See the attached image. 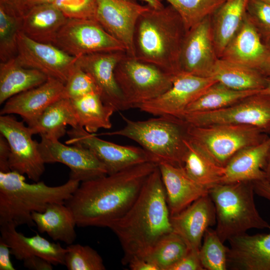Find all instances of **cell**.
Wrapping results in <instances>:
<instances>
[{"label":"cell","mask_w":270,"mask_h":270,"mask_svg":"<svg viewBox=\"0 0 270 270\" xmlns=\"http://www.w3.org/2000/svg\"><path fill=\"white\" fill-rule=\"evenodd\" d=\"M158 165L146 162L82 182L65 202L74 216L76 226L108 228L131 207Z\"/></svg>","instance_id":"1"},{"label":"cell","mask_w":270,"mask_h":270,"mask_svg":"<svg viewBox=\"0 0 270 270\" xmlns=\"http://www.w3.org/2000/svg\"><path fill=\"white\" fill-rule=\"evenodd\" d=\"M108 228L120 243L123 264L136 258H146L157 242L172 231L158 165L146 180L131 207Z\"/></svg>","instance_id":"2"},{"label":"cell","mask_w":270,"mask_h":270,"mask_svg":"<svg viewBox=\"0 0 270 270\" xmlns=\"http://www.w3.org/2000/svg\"><path fill=\"white\" fill-rule=\"evenodd\" d=\"M187 30L181 17L170 4L150 6L138 18L134 34L135 58L176 74Z\"/></svg>","instance_id":"3"},{"label":"cell","mask_w":270,"mask_h":270,"mask_svg":"<svg viewBox=\"0 0 270 270\" xmlns=\"http://www.w3.org/2000/svg\"><path fill=\"white\" fill-rule=\"evenodd\" d=\"M80 182L69 178L62 185L49 186L42 181L28 183L16 172H0V224L36 226L32 212H43L52 203L65 204Z\"/></svg>","instance_id":"4"},{"label":"cell","mask_w":270,"mask_h":270,"mask_svg":"<svg viewBox=\"0 0 270 270\" xmlns=\"http://www.w3.org/2000/svg\"><path fill=\"white\" fill-rule=\"evenodd\" d=\"M254 194L252 182L219 184L209 189L216 210L215 230L222 242L250 229L270 228L257 210Z\"/></svg>","instance_id":"5"},{"label":"cell","mask_w":270,"mask_h":270,"mask_svg":"<svg viewBox=\"0 0 270 270\" xmlns=\"http://www.w3.org/2000/svg\"><path fill=\"white\" fill-rule=\"evenodd\" d=\"M120 114L125 122L122 128L100 134L128 138L152 154L159 163L165 162L182 166L186 148V140L188 138L186 122L170 116L133 120L121 113Z\"/></svg>","instance_id":"6"},{"label":"cell","mask_w":270,"mask_h":270,"mask_svg":"<svg viewBox=\"0 0 270 270\" xmlns=\"http://www.w3.org/2000/svg\"><path fill=\"white\" fill-rule=\"evenodd\" d=\"M186 133L192 144L223 167L240 150L260 143L268 137L252 126L226 124L205 126L188 124Z\"/></svg>","instance_id":"7"},{"label":"cell","mask_w":270,"mask_h":270,"mask_svg":"<svg viewBox=\"0 0 270 270\" xmlns=\"http://www.w3.org/2000/svg\"><path fill=\"white\" fill-rule=\"evenodd\" d=\"M125 110L160 96L172 86L174 74L126 54L114 69Z\"/></svg>","instance_id":"8"},{"label":"cell","mask_w":270,"mask_h":270,"mask_svg":"<svg viewBox=\"0 0 270 270\" xmlns=\"http://www.w3.org/2000/svg\"><path fill=\"white\" fill-rule=\"evenodd\" d=\"M180 119L194 126L214 124L250 126L270 133V94L262 91L228 106L185 114Z\"/></svg>","instance_id":"9"},{"label":"cell","mask_w":270,"mask_h":270,"mask_svg":"<svg viewBox=\"0 0 270 270\" xmlns=\"http://www.w3.org/2000/svg\"><path fill=\"white\" fill-rule=\"evenodd\" d=\"M53 44L77 58L98 52H126L124 45L93 19H68Z\"/></svg>","instance_id":"10"},{"label":"cell","mask_w":270,"mask_h":270,"mask_svg":"<svg viewBox=\"0 0 270 270\" xmlns=\"http://www.w3.org/2000/svg\"><path fill=\"white\" fill-rule=\"evenodd\" d=\"M0 133L10 147V170L38 182L44 172L45 162L39 150V142L32 139L29 127L12 114L0 115Z\"/></svg>","instance_id":"11"},{"label":"cell","mask_w":270,"mask_h":270,"mask_svg":"<svg viewBox=\"0 0 270 270\" xmlns=\"http://www.w3.org/2000/svg\"><path fill=\"white\" fill-rule=\"evenodd\" d=\"M66 144L80 146L92 151L104 165L108 174L142 164L158 160L142 148L122 146L102 140L79 126L67 131Z\"/></svg>","instance_id":"12"},{"label":"cell","mask_w":270,"mask_h":270,"mask_svg":"<svg viewBox=\"0 0 270 270\" xmlns=\"http://www.w3.org/2000/svg\"><path fill=\"white\" fill-rule=\"evenodd\" d=\"M216 82L210 77L180 72L174 74L172 84L168 90L135 108L156 116L180 118L186 107Z\"/></svg>","instance_id":"13"},{"label":"cell","mask_w":270,"mask_h":270,"mask_svg":"<svg viewBox=\"0 0 270 270\" xmlns=\"http://www.w3.org/2000/svg\"><path fill=\"white\" fill-rule=\"evenodd\" d=\"M16 58L22 66L39 70L64 84L76 66L78 58L52 44L33 40L20 32Z\"/></svg>","instance_id":"14"},{"label":"cell","mask_w":270,"mask_h":270,"mask_svg":"<svg viewBox=\"0 0 270 270\" xmlns=\"http://www.w3.org/2000/svg\"><path fill=\"white\" fill-rule=\"evenodd\" d=\"M38 148L45 164L59 162L70 170V178L84 182L108 174L104 165L84 147L64 144L58 140L41 137Z\"/></svg>","instance_id":"15"},{"label":"cell","mask_w":270,"mask_h":270,"mask_svg":"<svg viewBox=\"0 0 270 270\" xmlns=\"http://www.w3.org/2000/svg\"><path fill=\"white\" fill-rule=\"evenodd\" d=\"M96 20L103 28L121 42L126 54L135 58L134 34L137 21L148 5L132 0H97Z\"/></svg>","instance_id":"16"},{"label":"cell","mask_w":270,"mask_h":270,"mask_svg":"<svg viewBox=\"0 0 270 270\" xmlns=\"http://www.w3.org/2000/svg\"><path fill=\"white\" fill-rule=\"evenodd\" d=\"M218 58L210 16L186 32L180 55V72L208 77Z\"/></svg>","instance_id":"17"},{"label":"cell","mask_w":270,"mask_h":270,"mask_svg":"<svg viewBox=\"0 0 270 270\" xmlns=\"http://www.w3.org/2000/svg\"><path fill=\"white\" fill-rule=\"evenodd\" d=\"M124 51L98 52L78 58L76 64L94 81L103 102L116 112L125 110L124 100L114 77V69Z\"/></svg>","instance_id":"18"},{"label":"cell","mask_w":270,"mask_h":270,"mask_svg":"<svg viewBox=\"0 0 270 270\" xmlns=\"http://www.w3.org/2000/svg\"><path fill=\"white\" fill-rule=\"evenodd\" d=\"M170 222L172 232L183 239L190 250L198 252L206 230L216 224L215 208L208 194L170 216Z\"/></svg>","instance_id":"19"},{"label":"cell","mask_w":270,"mask_h":270,"mask_svg":"<svg viewBox=\"0 0 270 270\" xmlns=\"http://www.w3.org/2000/svg\"><path fill=\"white\" fill-rule=\"evenodd\" d=\"M64 84L62 82L48 77L40 85L7 100L0 110V114H18L28 126H30L50 104L64 98Z\"/></svg>","instance_id":"20"},{"label":"cell","mask_w":270,"mask_h":270,"mask_svg":"<svg viewBox=\"0 0 270 270\" xmlns=\"http://www.w3.org/2000/svg\"><path fill=\"white\" fill-rule=\"evenodd\" d=\"M0 240L10 248L12 255L18 260L38 256L47 260L53 265H64L66 248L59 243L51 242L36 233L26 236L16 230L12 223L0 224Z\"/></svg>","instance_id":"21"},{"label":"cell","mask_w":270,"mask_h":270,"mask_svg":"<svg viewBox=\"0 0 270 270\" xmlns=\"http://www.w3.org/2000/svg\"><path fill=\"white\" fill-rule=\"evenodd\" d=\"M268 234L246 233L230 238L228 267L233 270H270V228Z\"/></svg>","instance_id":"22"},{"label":"cell","mask_w":270,"mask_h":270,"mask_svg":"<svg viewBox=\"0 0 270 270\" xmlns=\"http://www.w3.org/2000/svg\"><path fill=\"white\" fill-rule=\"evenodd\" d=\"M158 168L170 216L208 194L209 189L193 180L182 166L161 162Z\"/></svg>","instance_id":"23"},{"label":"cell","mask_w":270,"mask_h":270,"mask_svg":"<svg viewBox=\"0 0 270 270\" xmlns=\"http://www.w3.org/2000/svg\"><path fill=\"white\" fill-rule=\"evenodd\" d=\"M270 54V50L246 14L220 58L260 70Z\"/></svg>","instance_id":"24"},{"label":"cell","mask_w":270,"mask_h":270,"mask_svg":"<svg viewBox=\"0 0 270 270\" xmlns=\"http://www.w3.org/2000/svg\"><path fill=\"white\" fill-rule=\"evenodd\" d=\"M270 148V137L236 154L224 166L220 184L266 180L264 171Z\"/></svg>","instance_id":"25"},{"label":"cell","mask_w":270,"mask_h":270,"mask_svg":"<svg viewBox=\"0 0 270 270\" xmlns=\"http://www.w3.org/2000/svg\"><path fill=\"white\" fill-rule=\"evenodd\" d=\"M248 0H226L211 15V27L216 55L220 58L241 27Z\"/></svg>","instance_id":"26"},{"label":"cell","mask_w":270,"mask_h":270,"mask_svg":"<svg viewBox=\"0 0 270 270\" xmlns=\"http://www.w3.org/2000/svg\"><path fill=\"white\" fill-rule=\"evenodd\" d=\"M68 18L53 4L34 6L23 16L21 32L36 42L53 44Z\"/></svg>","instance_id":"27"},{"label":"cell","mask_w":270,"mask_h":270,"mask_svg":"<svg viewBox=\"0 0 270 270\" xmlns=\"http://www.w3.org/2000/svg\"><path fill=\"white\" fill-rule=\"evenodd\" d=\"M32 218L40 233H46L53 240L68 245L74 244L76 238L74 216L64 203L54 202L43 212H34Z\"/></svg>","instance_id":"28"},{"label":"cell","mask_w":270,"mask_h":270,"mask_svg":"<svg viewBox=\"0 0 270 270\" xmlns=\"http://www.w3.org/2000/svg\"><path fill=\"white\" fill-rule=\"evenodd\" d=\"M208 77L238 90H261L268 82V76L258 70L222 58L216 60Z\"/></svg>","instance_id":"29"},{"label":"cell","mask_w":270,"mask_h":270,"mask_svg":"<svg viewBox=\"0 0 270 270\" xmlns=\"http://www.w3.org/2000/svg\"><path fill=\"white\" fill-rule=\"evenodd\" d=\"M78 126V118L71 101L60 98L50 104L36 122L28 126L32 134L50 140H59L67 131L66 126Z\"/></svg>","instance_id":"30"},{"label":"cell","mask_w":270,"mask_h":270,"mask_svg":"<svg viewBox=\"0 0 270 270\" xmlns=\"http://www.w3.org/2000/svg\"><path fill=\"white\" fill-rule=\"evenodd\" d=\"M48 77L20 65L16 57L0 63V104L20 93L44 82Z\"/></svg>","instance_id":"31"},{"label":"cell","mask_w":270,"mask_h":270,"mask_svg":"<svg viewBox=\"0 0 270 270\" xmlns=\"http://www.w3.org/2000/svg\"><path fill=\"white\" fill-rule=\"evenodd\" d=\"M76 112L78 126L91 134L101 128L110 129V118L114 109L106 104L98 92H92L70 100Z\"/></svg>","instance_id":"32"},{"label":"cell","mask_w":270,"mask_h":270,"mask_svg":"<svg viewBox=\"0 0 270 270\" xmlns=\"http://www.w3.org/2000/svg\"><path fill=\"white\" fill-rule=\"evenodd\" d=\"M182 168L193 180L210 189L220 184L224 167L216 164L210 157L192 144L187 138Z\"/></svg>","instance_id":"33"},{"label":"cell","mask_w":270,"mask_h":270,"mask_svg":"<svg viewBox=\"0 0 270 270\" xmlns=\"http://www.w3.org/2000/svg\"><path fill=\"white\" fill-rule=\"evenodd\" d=\"M262 90H235L216 82L210 86L200 97L190 104L186 107L182 116L188 114L220 109L234 104Z\"/></svg>","instance_id":"34"},{"label":"cell","mask_w":270,"mask_h":270,"mask_svg":"<svg viewBox=\"0 0 270 270\" xmlns=\"http://www.w3.org/2000/svg\"><path fill=\"white\" fill-rule=\"evenodd\" d=\"M23 16L7 4L0 2V60L4 62L17 54L18 37Z\"/></svg>","instance_id":"35"},{"label":"cell","mask_w":270,"mask_h":270,"mask_svg":"<svg viewBox=\"0 0 270 270\" xmlns=\"http://www.w3.org/2000/svg\"><path fill=\"white\" fill-rule=\"evenodd\" d=\"M190 250L183 239L172 231L162 237L144 258L155 264L159 270H170Z\"/></svg>","instance_id":"36"},{"label":"cell","mask_w":270,"mask_h":270,"mask_svg":"<svg viewBox=\"0 0 270 270\" xmlns=\"http://www.w3.org/2000/svg\"><path fill=\"white\" fill-rule=\"evenodd\" d=\"M228 247L224 244L215 230L208 228L203 238L198 256L204 270H226Z\"/></svg>","instance_id":"37"},{"label":"cell","mask_w":270,"mask_h":270,"mask_svg":"<svg viewBox=\"0 0 270 270\" xmlns=\"http://www.w3.org/2000/svg\"><path fill=\"white\" fill-rule=\"evenodd\" d=\"M178 12L187 31L211 16L226 0H166Z\"/></svg>","instance_id":"38"},{"label":"cell","mask_w":270,"mask_h":270,"mask_svg":"<svg viewBox=\"0 0 270 270\" xmlns=\"http://www.w3.org/2000/svg\"><path fill=\"white\" fill-rule=\"evenodd\" d=\"M64 265L68 270H104L102 258L88 246L79 244L68 245Z\"/></svg>","instance_id":"39"},{"label":"cell","mask_w":270,"mask_h":270,"mask_svg":"<svg viewBox=\"0 0 270 270\" xmlns=\"http://www.w3.org/2000/svg\"><path fill=\"white\" fill-rule=\"evenodd\" d=\"M92 92L100 94L94 81L88 73L76 64L64 84V98L73 100Z\"/></svg>","instance_id":"40"},{"label":"cell","mask_w":270,"mask_h":270,"mask_svg":"<svg viewBox=\"0 0 270 270\" xmlns=\"http://www.w3.org/2000/svg\"><path fill=\"white\" fill-rule=\"evenodd\" d=\"M53 4L68 19L96 20L97 0H55Z\"/></svg>","instance_id":"41"},{"label":"cell","mask_w":270,"mask_h":270,"mask_svg":"<svg viewBox=\"0 0 270 270\" xmlns=\"http://www.w3.org/2000/svg\"><path fill=\"white\" fill-rule=\"evenodd\" d=\"M246 14L262 39L270 36V3L264 0H248Z\"/></svg>","instance_id":"42"},{"label":"cell","mask_w":270,"mask_h":270,"mask_svg":"<svg viewBox=\"0 0 270 270\" xmlns=\"http://www.w3.org/2000/svg\"><path fill=\"white\" fill-rule=\"evenodd\" d=\"M170 270H204L198 256V252L190 250Z\"/></svg>","instance_id":"43"},{"label":"cell","mask_w":270,"mask_h":270,"mask_svg":"<svg viewBox=\"0 0 270 270\" xmlns=\"http://www.w3.org/2000/svg\"><path fill=\"white\" fill-rule=\"evenodd\" d=\"M25 268L32 270H52V264L38 256H32L23 260Z\"/></svg>","instance_id":"44"},{"label":"cell","mask_w":270,"mask_h":270,"mask_svg":"<svg viewBox=\"0 0 270 270\" xmlns=\"http://www.w3.org/2000/svg\"><path fill=\"white\" fill-rule=\"evenodd\" d=\"M10 154V147L6 139L0 134V172L10 171L9 158Z\"/></svg>","instance_id":"45"},{"label":"cell","mask_w":270,"mask_h":270,"mask_svg":"<svg viewBox=\"0 0 270 270\" xmlns=\"http://www.w3.org/2000/svg\"><path fill=\"white\" fill-rule=\"evenodd\" d=\"M10 248L0 240V270H15L11 260Z\"/></svg>","instance_id":"46"},{"label":"cell","mask_w":270,"mask_h":270,"mask_svg":"<svg viewBox=\"0 0 270 270\" xmlns=\"http://www.w3.org/2000/svg\"><path fill=\"white\" fill-rule=\"evenodd\" d=\"M128 265L132 270H159L155 264L144 258H132L128 262Z\"/></svg>","instance_id":"47"},{"label":"cell","mask_w":270,"mask_h":270,"mask_svg":"<svg viewBox=\"0 0 270 270\" xmlns=\"http://www.w3.org/2000/svg\"><path fill=\"white\" fill-rule=\"evenodd\" d=\"M254 193L266 200L270 204V182L266 180L253 182Z\"/></svg>","instance_id":"48"},{"label":"cell","mask_w":270,"mask_h":270,"mask_svg":"<svg viewBox=\"0 0 270 270\" xmlns=\"http://www.w3.org/2000/svg\"><path fill=\"white\" fill-rule=\"evenodd\" d=\"M55 0H24L22 9L23 15L32 8L44 4H53Z\"/></svg>","instance_id":"49"},{"label":"cell","mask_w":270,"mask_h":270,"mask_svg":"<svg viewBox=\"0 0 270 270\" xmlns=\"http://www.w3.org/2000/svg\"><path fill=\"white\" fill-rule=\"evenodd\" d=\"M24 0H0L16 10L22 16H24L22 9Z\"/></svg>","instance_id":"50"},{"label":"cell","mask_w":270,"mask_h":270,"mask_svg":"<svg viewBox=\"0 0 270 270\" xmlns=\"http://www.w3.org/2000/svg\"><path fill=\"white\" fill-rule=\"evenodd\" d=\"M266 76H270V54L259 70Z\"/></svg>","instance_id":"51"},{"label":"cell","mask_w":270,"mask_h":270,"mask_svg":"<svg viewBox=\"0 0 270 270\" xmlns=\"http://www.w3.org/2000/svg\"><path fill=\"white\" fill-rule=\"evenodd\" d=\"M147 3V5L154 8H160L164 7V5L162 4L161 0H140Z\"/></svg>","instance_id":"52"},{"label":"cell","mask_w":270,"mask_h":270,"mask_svg":"<svg viewBox=\"0 0 270 270\" xmlns=\"http://www.w3.org/2000/svg\"><path fill=\"white\" fill-rule=\"evenodd\" d=\"M264 171L266 174V180L270 182V148L267 156Z\"/></svg>","instance_id":"53"},{"label":"cell","mask_w":270,"mask_h":270,"mask_svg":"<svg viewBox=\"0 0 270 270\" xmlns=\"http://www.w3.org/2000/svg\"><path fill=\"white\" fill-rule=\"evenodd\" d=\"M264 93L270 94V76L268 77V82L266 88L262 90Z\"/></svg>","instance_id":"54"},{"label":"cell","mask_w":270,"mask_h":270,"mask_svg":"<svg viewBox=\"0 0 270 270\" xmlns=\"http://www.w3.org/2000/svg\"><path fill=\"white\" fill-rule=\"evenodd\" d=\"M263 40L265 44L270 50V36L264 38Z\"/></svg>","instance_id":"55"},{"label":"cell","mask_w":270,"mask_h":270,"mask_svg":"<svg viewBox=\"0 0 270 270\" xmlns=\"http://www.w3.org/2000/svg\"><path fill=\"white\" fill-rule=\"evenodd\" d=\"M264 0L270 3V0Z\"/></svg>","instance_id":"56"}]
</instances>
